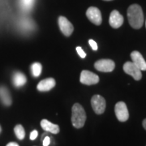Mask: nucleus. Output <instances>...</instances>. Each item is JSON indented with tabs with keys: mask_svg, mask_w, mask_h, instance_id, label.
Returning a JSON list of instances; mask_svg holds the SVG:
<instances>
[{
	"mask_svg": "<svg viewBox=\"0 0 146 146\" xmlns=\"http://www.w3.org/2000/svg\"><path fill=\"white\" fill-rule=\"evenodd\" d=\"M50 143V139L49 136H46L44 139H43V146H48Z\"/></svg>",
	"mask_w": 146,
	"mask_h": 146,
	"instance_id": "nucleus-22",
	"label": "nucleus"
},
{
	"mask_svg": "<svg viewBox=\"0 0 146 146\" xmlns=\"http://www.w3.org/2000/svg\"><path fill=\"white\" fill-rule=\"evenodd\" d=\"M127 19L130 25L135 29H139L144 25V13L138 4H132L127 9Z\"/></svg>",
	"mask_w": 146,
	"mask_h": 146,
	"instance_id": "nucleus-1",
	"label": "nucleus"
},
{
	"mask_svg": "<svg viewBox=\"0 0 146 146\" xmlns=\"http://www.w3.org/2000/svg\"><path fill=\"white\" fill-rule=\"evenodd\" d=\"M94 68L102 72H111L115 68V63L111 59H101L94 64Z\"/></svg>",
	"mask_w": 146,
	"mask_h": 146,
	"instance_id": "nucleus-5",
	"label": "nucleus"
},
{
	"mask_svg": "<svg viewBox=\"0 0 146 146\" xmlns=\"http://www.w3.org/2000/svg\"><path fill=\"white\" fill-rule=\"evenodd\" d=\"M91 105L94 109V112L97 115L103 114L106 110V100L101 95H94L91 99Z\"/></svg>",
	"mask_w": 146,
	"mask_h": 146,
	"instance_id": "nucleus-3",
	"label": "nucleus"
},
{
	"mask_svg": "<svg viewBox=\"0 0 146 146\" xmlns=\"http://www.w3.org/2000/svg\"><path fill=\"white\" fill-rule=\"evenodd\" d=\"M72 123L76 128L83 127L86 121V114L81 105L76 103L72 106Z\"/></svg>",
	"mask_w": 146,
	"mask_h": 146,
	"instance_id": "nucleus-2",
	"label": "nucleus"
},
{
	"mask_svg": "<svg viewBox=\"0 0 146 146\" xmlns=\"http://www.w3.org/2000/svg\"><path fill=\"white\" fill-rule=\"evenodd\" d=\"M145 26H146V21H145Z\"/></svg>",
	"mask_w": 146,
	"mask_h": 146,
	"instance_id": "nucleus-27",
	"label": "nucleus"
},
{
	"mask_svg": "<svg viewBox=\"0 0 146 146\" xmlns=\"http://www.w3.org/2000/svg\"><path fill=\"white\" fill-rule=\"evenodd\" d=\"M12 80H13V84L16 86V88H20V87L24 86L26 84L27 79L26 76L23 73L16 72L13 75Z\"/></svg>",
	"mask_w": 146,
	"mask_h": 146,
	"instance_id": "nucleus-15",
	"label": "nucleus"
},
{
	"mask_svg": "<svg viewBox=\"0 0 146 146\" xmlns=\"http://www.w3.org/2000/svg\"><path fill=\"white\" fill-rule=\"evenodd\" d=\"M80 81L86 85L96 84L99 82V76L95 73L91 72L87 70H84L81 72Z\"/></svg>",
	"mask_w": 146,
	"mask_h": 146,
	"instance_id": "nucleus-6",
	"label": "nucleus"
},
{
	"mask_svg": "<svg viewBox=\"0 0 146 146\" xmlns=\"http://www.w3.org/2000/svg\"><path fill=\"white\" fill-rule=\"evenodd\" d=\"M41 127L46 131H49L53 134H57L59 132V127L57 124H54L47 119H42L41 121Z\"/></svg>",
	"mask_w": 146,
	"mask_h": 146,
	"instance_id": "nucleus-14",
	"label": "nucleus"
},
{
	"mask_svg": "<svg viewBox=\"0 0 146 146\" xmlns=\"http://www.w3.org/2000/svg\"><path fill=\"white\" fill-rule=\"evenodd\" d=\"M89 45H90V46L92 47V49H93L94 50H98V44L94 42V40H89Z\"/></svg>",
	"mask_w": 146,
	"mask_h": 146,
	"instance_id": "nucleus-20",
	"label": "nucleus"
},
{
	"mask_svg": "<svg viewBox=\"0 0 146 146\" xmlns=\"http://www.w3.org/2000/svg\"><path fill=\"white\" fill-rule=\"evenodd\" d=\"M42 71V66L40 63H34L32 64L31 72L34 77H38Z\"/></svg>",
	"mask_w": 146,
	"mask_h": 146,
	"instance_id": "nucleus-17",
	"label": "nucleus"
},
{
	"mask_svg": "<svg viewBox=\"0 0 146 146\" xmlns=\"http://www.w3.org/2000/svg\"><path fill=\"white\" fill-rule=\"evenodd\" d=\"M142 124H143V127H144V128L146 130V119H145L143 120V123H142Z\"/></svg>",
	"mask_w": 146,
	"mask_h": 146,
	"instance_id": "nucleus-24",
	"label": "nucleus"
},
{
	"mask_svg": "<svg viewBox=\"0 0 146 146\" xmlns=\"http://www.w3.org/2000/svg\"><path fill=\"white\" fill-rule=\"evenodd\" d=\"M0 100L3 103V105H5L7 106H11L12 102L10 92L4 86H0Z\"/></svg>",
	"mask_w": 146,
	"mask_h": 146,
	"instance_id": "nucleus-13",
	"label": "nucleus"
},
{
	"mask_svg": "<svg viewBox=\"0 0 146 146\" xmlns=\"http://www.w3.org/2000/svg\"><path fill=\"white\" fill-rule=\"evenodd\" d=\"M123 71L127 75L132 76L135 80H140L142 78V73L140 68L136 67L132 62H126L123 65Z\"/></svg>",
	"mask_w": 146,
	"mask_h": 146,
	"instance_id": "nucleus-7",
	"label": "nucleus"
},
{
	"mask_svg": "<svg viewBox=\"0 0 146 146\" xmlns=\"http://www.w3.org/2000/svg\"><path fill=\"white\" fill-rule=\"evenodd\" d=\"M131 58L132 63H134L136 67L140 68L141 71H146V62L141 53L136 50L132 51L131 53Z\"/></svg>",
	"mask_w": 146,
	"mask_h": 146,
	"instance_id": "nucleus-11",
	"label": "nucleus"
},
{
	"mask_svg": "<svg viewBox=\"0 0 146 146\" xmlns=\"http://www.w3.org/2000/svg\"><path fill=\"white\" fill-rule=\"evenodd\" d=\"M1 131H2V128H1V126H0V133H1Z\"/></svg>",
	"mask_w": 146,
	"mask_h": 146,
	"instance_id": "nucleus-25",
	"label": "nucleus"
},
{
	"mask_svg": "<svg viewBox=\"0 0 146 146\" xmlns=\"http://www.w3.org/2000/svg\"><path fill=\"white\" fill-rule=\"evenodd\" d=\"M34 3L35 0H20L21 8L25 12L31 11L34 6Z\"/></svg>",
	"mask_w": 146,
	"mask_h": 146,
	"instance_id": "nucleus-16",
	"label": "nucleus"
},
{
	"mask_svg": "<svg viewBox=\"0 0 146 146\" xmlns=\"http://www.w3.org/2000/svg\"><path fill=\"white\" fill-rule=\"evenodd\" d=\"M115 115L120 122H126L129 118V112L127 105L123 102H119L116 103L115 107Z\"/></svg>",
	"mask_w": 146,
	"mask_h": 146,
	"instance_id": "nucleus-4",
	"label": "nucleus"
},
{
	"mask_svg": "<svg viewBox=\"0 0 146 146\" xmlns=\"http://www.w3.org/2000/svg\"><path fill=\"white\" fill-rule=\"evenodd\" d=\"M86 16L89 21L96 25H100L102 22V13L98 8L95 7H90L86 11Z\"/></svg>",
	"mask_w": 146,
	"mask_h": 146,
	"instance_id": "nucleus-8",
	"label": "nucleus"
},
{
	"mask_svg": "<svg viewBox=\"0 0 146 146\" xmlns=\"http://www.w3.org/2000/svg\"><path fill=\"white\" fill-rule=\"evenodd\" d=\"M104 1H112V0H104Z\"/></svg>",
	"mask_w": 146,
	"mask_h": 146,
	"instance_id": "nucleus-26",
	"label": "nucleus"
},
{
	"mask_svg": "<svg viewBox=\"0 0 146 146\" xmlns=\"http://www.w3.org/2000/svg\"><path fill=\"white\" fill-rule=\"evenodd\" d=\"M55 86V80L53 78H47L45 80H42L37 84L36 89L38 91L41 92H46L50 89H52Z\"/></svg>",
	"mask_w": 146,
	"mask_h": 146,
	"instance_id": "nucleus-12",
	"label": "nucleus"
},
{
	"mask_svg": "<svg viewBox=\"0 0 146 146\" xmlns=\"http://www.w3.org/2000/svg\"><path fill=\"white\" fill-rule=\"evenodd\" d=\"M58 26L61 32L66 36H71L74 31V27L72 25V23L64 16L58 17Z\"/></svg>",
	"mask_w": 146,
	"mask_h": 146,
	"instance_id": "nucleus-9",
	"label": "nucleus"
},
{
	"mask_svg": "<svg viewBox=\"0 0 146 146\" xmlns=\"http://www.w3.org/2000/svg\"><path fill=\"white\" fill-rule=\"evenodd\" d=\"M14 131H15L16 137L19 140H23L25 138V131L22 125H21V124L16 125L15 127V128H14Z\"/></svg>",
	"mask_w": 146,
	"mask_h": 146,
	"instance_id": "nucleus-18",
	"label": "nucleus"
},
{
	"mask_svg": "<svg viewBox=\"0 0 146 146\" xmlns=\"http://www.w3.org/2000/svg\"><path fill=\"white\" fill-rule=\"evenodd\" d=\"M76 51L78 53V54L80 55V57L82 58H84L86 57V54L84 52V50H82V48L81 47H76Z\"/></svg>",
	"mask_w": 146,
	"mask_h": 146,
	"instance_id": "nucleus-19",
	"label": "nucleus"
},
{
	"mask_svg": "<svg viewBox=\"0 0 146 146\" xmlns=\"http://www.w3.org/2000/svg\"><path fill=\"white\" fill-rule=\"evenodd\" d=\"M37 135H38L37 131H33L31 133H30V140H31V141H34L36 137H37Z\"/></svg>",
	"mask_w": 146,
	"mask_h": 146,
	"instance_id": "nucleus-21",
	"label": "nucleus"
},
{
	"mask_svg": "<svg viewBox=\"0 0 146 146\" xmlns=\"http://www.w3.org/2000/svg\"><path fill=\"white\" fill-rule=\"evenodd\" d=\"M123 16L120 14L119 12L117 10L112 11V12L110 13L109 19L110 25L112 27L113 29H119L123 24Z\"/></svg>",
	"mask_w": 146,
	"mask_h": 146,
	"instance_id": "nucleus-10",
	"label": "nucleus"
},
{
	"mask_svg": "<svg viewBox=\"0 0 146 146\" xmlns=\"http://www.w3.org/2000/svg\"><path fill=\"white\" fill-rule=\"evenodd\" d=\"M7 146H19V145L16 142H10L7 145Z\"/></svg>",
	"mask_w": 146,
	"mask_h": 146,
	"instance_id": "nucleus-23",
	"label": "nucleus"
}]
</instances>
